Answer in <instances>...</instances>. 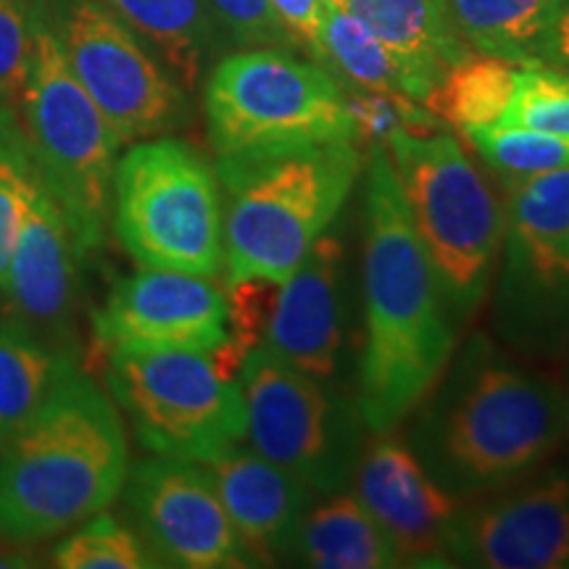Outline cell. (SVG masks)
Segmentation results:
<instances>
[{"label": "cell", "mask_w": 569, "mask_h": 569, "mask_svg": "<svg viewBox=\"0 0 569 569\" xmlns=\"http://www.w3.org/2000/svg\"><path fill=\"white\" fill-rule=\"evenodd\" d=\"M113 230L146 269L217 277L224 267V209L217 169L190 142L142 140L117 161Z\"/></svg>", "instance_id": "obj_7"}, {"label": "cell", "mask_w": 569, "mask_h": 569, "mask_svg": "<svg viewBox=\"0 0 569 569\" xmlns=\"http://www.w3.org/2000/svg\"><path fill=\"white\" fill-rule=\"evenodd\" d=\"M201 465L259 567L293 557L303 519L315 507V490L261 457L253 446L238 443Z\"/></svg>", "instance_id": "obj_19"}, {"label": "cell", "mask_w": 569, "mask_h": 569, "mask_svg": "<svg viewBox=\"0 0 569 569\" xmlns=\"http://www.w3.org/2000/svg\"><path fill=\"white\" fill-rule=\"evenodd\" d=\"M343 243L332 224L280 284L259 346L319 382L336 377L343 348Z\"/></svg>", "instance_id": "obj_18"}, {"label": "cell", "mask_w": 569, "mask_h": 569, "mask_svg": "<svg viewBox=\"0 0 569 569\" xmlns=\"http://www.w3.org/2000/svg\"><path fill=\"white\" fill-rule=\"evenodd\" d=\"M386 148L440 293L457 325L467 322L496 274L507 211L457 134L398 127Z\"/></svg>", "instance_id": "obj_5"}, {"label": "cell", "mask_w": 569, "mask_h": 569, "mask_svg": "<svg viewBox=\"0 0 569 569\" xmlns=\"http://www.w3.org/2000/svg\"><path fill=\"white\" fill-rule=\"evenodd\" d=\"M277 290H280V282L259 280V277L227 282V327H230V340L243 356L259 348L264 340Z\"/></svg>", "instance_id": "obj_33"}, {"label": "cell", "mask_w": 569, "mask_h": 569, "mask_svg": "<svg viewBox=\"0 0 569 569\" xmlns=\"http://www.w3.org/2000/svg\"><path fill=\"white\" fill-rule=\"evenodd\" d=\"M206 6L234 46L298 51V42L277 17L272 0H206Z\"/></svg>", "instance_id": "obj_30"}, {"label": "cell", "mask_w": 569, "mask_h": 569, "mask_svg": "<svg viewBox=\"0 0 569 569\" xmlns=\"http://www.w3.org/2000/svg\"><path fill=\"white\" fill-rule=\"evenodd\" d=\"M167 63L184 90H196L222 48V27L206 0H103Z\"/></svg>", "instance_id": "obj_21"}, {"label": "cell", "mask_w": 569, "mask_h": 569, "mask_svg": "<svg viewBox=\"0 0 569 569\" xmlns=\"http://www.w3.org/2000/svg\"><path fill=\"white\" fill-rule=\"evenodd\" d=\"M319 67L343 77L353 88L411 98L409 80L393 53L351 11L332 3L327 6L319 34Z\"/></svg>", "instance_id": "obj_26"}, {"label": "cell", "mask_w": 569, "mask_h": 569, "mask_svg": "<svg viewBox=\"0 0 569 569\" xmlns=\"http://www.w3.org/2000/svg\"><path fill=\"white\" fill-rule=\"evenodd\" d=\"M565 6V0H448L453 27L472 51L517 63H538L540 42Z\"/></svg>", "instance_id": "obj_23"}, {"label": "cell", "mask_w": 569, "mask_h": 569, "mask_svg": "<svg viewBox=\"0 0 569 569\" xmlns=\"http://www.w3.org/2000/svg\"><path fill=\"white\" fill-rule=\"evenodd\" d=\"M538 63L559 71H569V6H565V11L551 24L546 40L540 42Z\"/></svg>", "instance_id": "obj_35"}, {"label": "cell", "mask_w": 569, "mask_h": 569, "mask_svg": "<svg viewBox=\"0 0 569 569\" xmlns=\"http://www.w3.org/2000/svg\"><path fill=\"white\" fill-rule=\"evenodd\" d=\"M365 348L356 407L372 432L417 411L457 353V319L411 224L393 161L372 146L365 193Z\"/></svg>", "instance_id": "obj_2"}, {"label": "cell", "mask_w": 569, "mask_h": 569, "mask_svg": "<svg viewBox=\"0 0 569 569\" xmlns=\"http://www.w3.org/2000/svg\"><path fill=\"white\" fill-rule=\"evenodd\" d=\"M101 351H211L230 340L224 290L209 277L146 269L124 277L92 311Z\"/></svg>", "instance_id": "obj_16"}, {"label": "cell", "mask_w": 569, "mask_h": 569, "mask_svg": "<svg viewBox=\"0 0 569 569\" xmlns=\"http://www.w3.org/2000/svg\"><path fill=\"white\" fill-rule=\"evenodd\" d=\"M243 359L232 340L211 351H113L106 380L148 451L209 461L248 436Z\"/></svg>", "instance_id": "obj_8"}, {"label": "cell", "mask_w": 569, "mask_h": 569, "mask_svg": "<svg viewBox=\"0 0 569 569\" xmlns=\"http://www.w3.org/2000/svg\"><path fill=\"white\" fill-rule=\"evenodd\" d=\"M30 17L32 59L17 119L40 172L90 256L106 243L113 172L124 142L63 59L40 0H30Z\"/></svg>", "instance_id": "obj_6"}, {"label": "cell", "mask_w": 569, "mask_h": 569, "mask_svg": "<svg viewBox=\"0 0 569 569\" xmlns=\"http://www.w3.org/2000/svg\"><path fill=\"white\" fill-rule=\"evenodd\" d=\"M119 411L80 367H69L42 409L0 446V536L40 543L117 501L127 482Z\"/></svg>", "instance_id": "obj_3"}, {"label": "cell", "mask_w": 569, "mask_h": 569, "mask_svg": "<svg viewBox=\"0 0 569 569\" xmlns=\"http://www.w3.org/2000/svg\"><path fill=\"white\" fill-rule=\"evenodd\" d=\"M32 59L30 0H0V106L17 109Z\"/></svg>", "instance_id": "obj_32"}, {"label": "cell", "mask_w": 569, "mask_h": 569, "mask_svg": "<svg viewBox=\"0 0 569 569\" xmlns=\"http://www.w3.org/2000/svg\"><path fill=\"white\" fill-rule=\"evenodd\" d=\"M203 111L217 156L359 140L338 77L282 48H246L213 63Z\"/></svg>", "instance_id": "obj_9"}, {"label": "cell", "mask_w": 569, "mask_h": 569, "mask_svg": "<svg viewBox=\"0 0 569 569\" xmlns=\"http://www.w3.org/2000/svg\"><path fill=\"white\" fill-rule=\"evenodd\" d=\"M501 124L569 138V71L525 63Z\"/></svg>", "instance_id": "obj_29"}, {"label": "cell", "mask_w": 569, "mask_h": 569, "mask_svg": "<svg viewBox=\"0 0 569 569\" xmlns=\"http://www.w3.org/2000/svg\"><path fill=\"white\" fill-rule=\"evenodd\" d=\"M446 553L451 567L569 569V478L549 475L465 501Z\"/></svg>", "instance_id": "obj_15"}, {"label": "cell", "mask_w": 569, "mask_h": 569, "mask_svg": "<svg viewBox=\"0 0 569 569\" xmlns=\"http://www.w3.org/2000/svg\"><path fill=\"white\" fill-rule=\"evenodd\" d=\"M127 507L159 567H259L201 461L159 457L127 475Z\"/></svg>", "instance_id": "obj_14"}, {"label": "cell", "mask_w": 569, "mask_h": 569, "mask_svg": "<svg viewBox=\"0 0 569 569\" xmlns=\"http://www.w3.org/2000/svg\"><path fill=\"white\" fill-rule=\"evenodd\" d=\"M375 436L353 472V496L393 538L403 567H451L446 538L465 501L425 472L409 443L390 432Z\"/></svg>", "instance_id": "obj_17"}, {"label": "cell", "mask_w": 569, "mask_h": 569, "mask_svg": "<svg viewBox=\"0 0 569 569\" xmlns=\"http://www.w3.org/2000/svg\"><path fill=\"white\" fill-rule=\"evenodd\" d=\"M53 565L61 569H148L159 567L138 532L109 515H96L77 525L53 549Z\"/></svg>", "instance_id": "obj_28"}, {"label": "cell", "mask_w": 569, "mask_h": 569, "mask_svg": "<svg viewBox=\"0 0 569 569\" xmlns=\"http://www.w3.org/2000/svg\"><path fill=\"white\" fill-rule=\"evenodd\" d=\"M63 59L122 142L190 124L188 90L103 0H40Z\"/></svg>", "instance_id": "obj_11"}, {"label": "cell", "mask_w": 569, "mask_h": 569, "mask_svg": "<svg viewBox=\"0 0 569 569\" xmlns=\"http://www.w3.org/2000/svg\"><path fill=\"white\" fill-rule=\"evenodd\" d=\"M11 142L24 174V217H21L17 253L6 288V317L30 330L56 353L77 361L80 356L82 264L88 259L74 227L46 174L27 146L17 109L11 119Z\"/></svg>", "instance_id": "obj_13"}, {"label": "cell", "mask_w": 569, "mask_h": 569, "mask_svg": "<svg viewBox=\"0 0 569 569\" xmlns=\"http://www.w3.org/2000/svg\"><path fill=\"white\" fill-rule=\"evenodd\" d=\"M343 9L393 53L409 80L411 101H425L448 69L469 56L448 0H343Z\"/></svg>", "instance_id": "obj_20"}, {"label": "cell", "mask_w": 569, "mask_h": 569, "mask_svg": "<svg viewBox=\"0 0 569 569\" xmlns=\"http://www.w3.org/2000/svg\"><path fill=\"white\" fill-rule=\"evenodd\" d=\"M565 3H567V6H569V0H565Z\"/></svg>", "instance_id": "obj_37"}, {"label": "cell", "mask_w": 569, "mask_h": 569, "mask_svg": "<svg viewBox=\"0 0 569 569\" xmlns=\"http://www.w3.org/2000/svg\"><path fill=\"white\" fill-rule=\"evenodd\" d=\"M277 17L293 34L298 48H303L319 63V34H322L327 0H272Z\"/></svg>", "instance_id": "obj_34"}, {"label": "cell", "mask_w": 569, "mask_h": 569, "mask_svg": "<svg viewBox=\"0 0 569 569\" xmlns=\"http://www.w3.org/2000/svg\"><path fill=\"white\" fill-rule=\"evenodd\" d=\"M248 440L315 493L336 496L353 480L365 453L359 407L315 377L253 348L240 367Z\"/></svg>", "instance_id": "obj_10"}, {"label": "cell", "mask_w": 569, "mask_h": 569, "mask_svg": "<svg viewBox=\"0 0 569 569\" xmlns=\"http://www.w3.org/2000/svg\"><path fill=\"white\" fill-rule=\"evenodd\" d=\"M11 119L13 109L0 106V296L9 288L11 261L24 217V174L13 153Z\"/></svg>", "instance_id": "obj_31"}, {"label": "cell", "mask_w": 569, "mask_h": 569, "mask_svg": "<svg viewBox=\"0 0 569 569\" xmlns=\"http://www.w3.org/2000/svg\"><path fill=\"white\" fill-rule=\"evenodd\" d=\"M77 361L56 353L17 319H0V446L42 409L56 382Z\"/></svg>", "instance_id": "obj_24"}, {"label": "cell", "mask_w": 569, "mask_h": 569, "mask_svg": "<svg viewBox=\"0 0 569 569\" xmlns=\"http://www.w3.org/2000/svg\"><path fill=\"white\" fill-rule=\"evenodd\" d=\"M361 163L353 140L219 156L227 282L288 280L336 224Z\"/></svg>", "instance_id": "obj_4"}, {"label": "cell", "mask_w": 569, "mask_h": 569, "mask_svg": "<svg viewBox=\"0 0 569 569\" xmlns=\"http://www.w3.org/2000/svg\"><path fill=\"white\" fill-rule=\"evenodd\" d=\"M507 184L569 167V138L525 127H472L461 132Z\"/></svg>", "instance_id": "obj_27"}, {"label": "cell", "mask_w": 569, "mask_h": 569, "mask_svg": "<svg viewBox=\"0 0 569 569\" xmlns=\"http://www.w3.org/2000/svg\"><path fill=\"white\" fill-rule=\"evenodd\" d=\"M522 67L525 63L498 59V56L469 53L465 61L448 69V74L422 103L459 132L501 124L515 98Z\"/></svg>", "instance_id": "obj_25"}, {"label": "cell", "mask_w": 569, "mask_h": 569, "mask_svg": "<svg viewBox=\"0 0 569 569\" xmlns=\"http://www.w3.org/2000/svg\"><path fill=\"white\" fill-rule=\"evenodd\" d=\"M293 557L315 569H393L401 551L353 493L330 496L311 507L298 532Z\"/></svg>", "instance_id": "obj_22"}, {"label": "cell", "mask_w": 569, "mask_h": 569, "mask_svg": "<svg viewBox=\"0 0 569 569\" xmlns=\"http://www.w3.org/2000/svg\"><path fill=\"white\" fill-rule=\"evenodd\" d=\"M415 415L411 453L459 501L509 488L569 443V386L515 365L482 332Z\"/></svg>", "instance_id": "obj_1"}, {"label": "cell", "mask_w": 569, "mask_h": 569, "mask_svg": "<svg viewBox=\"0 0 569 569\" xmlns=\"http://www.w3.org/2000/svg\"><path fill=\"white\" fill-rule=\"evenodd\" d=\"M327 3H332V6H338V9H343V0H327Z\"/></svg>", "instance_id": "obj_36"}, {"label": "cell", "mask_w": 569, "mask_h": 569, "mask_svg": "<svg viewBox=\"0 0 569 569\" xmlns=\"http://www.w3.org/2000/svg\"><path fill=\"white\" fill-rule=\"evenodd\" d=\"M496 277V327L538 351L569 325V167L509 184Z\"/></svg>", "instance_id": "obj_12"}]
</instances>
